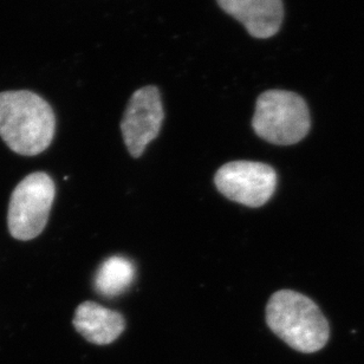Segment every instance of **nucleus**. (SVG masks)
Segmentation results:
<instances>
[{"label": "nucleus", "instance_id": "f257e3e1", "mask_svg": "<svg viewBox=\"0 0 364 364\" xmlns=\"http://www.w3.org/2000/svg\"><path fill=\"white\" fill-rule=\"evenodd\" d=\"M56 132L51 105L28 90L0 92V137L11 151L35 156L49 148Z\"/></svg>", "mask_w": 364, "mask_h": 364}, {"label": "nucleus", "instance_id": "f03ea898", "mask_svg": "<svg viewBox=\"0 0 364 364\" xmlns=\"http://www.w3.org/2000/svg\"><path fill=\"white\" fill-rule=\"evenodd\" d=\"M267 323L271 331L289 347L312 354L326 347L329 323L315 301L292 290L277 291L267 305Z\"/></svg>", "mask_w": 364, "mask_h": 364}, {"label": "nucleus", "instance_id": "7ed1b4c3", "mask_svg": "<svg viewBox=\"0 0 364 364\" xmlns=\"http://www.w3.org/2000/svg\"><path fill=\"white\" fill-rule=\"evenodd\" d=\"M311 119L304 98L287 90H267L257 98L255 133L272 144L290 146L308 135Z\"/></svg>", "mask_w": 364, "mask_h": 364}, {"label": "nucleus", "instance_id": "20e7f679", "mask_svg": "<svg viewBox=\"0 0 364 364\" xmlns=\"http://www.w3.org/2000/svg\"><path fill=\"white\" fill-rule=\"evenodd\" d=\"M55 196V182L46 173H32L21 180L9 205L10 235L23 242L37 238L48 224Z\"/></svg>", "mask_w": 364, "mask_h": 364}, {"label": "nucleus", "instance_id": "39448f33", "mask_svg": "<svg viewBox=\"0 0 364 364\" xmlns=\"http://www.w3.org/2000/svg\"><path fill=\"white\" fill-rule=\"evenodd\" d=\"M218 191L228 199L245 206H263L277 188V173L262 162L225 164L214 176Z\"/></svg>", "mask_w": 364, "mask_h": 364}, {"label": "nucleus", "instance_id": "423d86ee", "mask_svg": "<svg viewBox=\"0 0 364 364\" xmlns=\"http://www.w3.org/2000/svg\"><path fill=\"white\" fill-rule=\"evenodd\" d=\"M165 119L161 94L154 85L137 89L123 114L121 130L130 155L140 158L148 144L158 137Z\"/></svg>", "mask_w": 364, "mask_h": 364}, {"label": "nucleus", "instance_id": "0eeeda50", "mask_svg": "<svg viewBox=\"0 0 364 364\" xmlns=\"http://www.w3.org/2000/svg\"><path fill=\"white\" fill-rule=\"evenodd\" d=\"M217 3L255 38H270L283 24V0H217Z\"/></svg>", "mask_w": 364, "mask_h": 364}, {"label": "nucleus", "instance_id": "6e6552de", "mask_svg": "<svg viewBox=\"0 0 364 364\" xmlns=\"http://www.w3.org/2000/svg\"><path fill=\"white\" fill-rule=\"evenodd\" d=\"M73 324L85 340L97 346L115 342L126 329V321L119 312L109 310L94 301L78 305Z\"/></svg>", "mask_w": 364, "mask_h": 364}, {"label": "nucleus", "instance_id": "1a4fd4ad", "mask_svg": "<svg viewBox=\"0 0 364 364\" xmlns=\"http://www.w3.org/2000/svg\"><path fill=\"white\" fill-rule=\"evenodd\" d=\"M135 265L124 257H110L98 267L95 289L105 297H116L126 292L135 279Z\"/></svg>", "mask_w": 364, "mask_h": 364}]
</instances>
